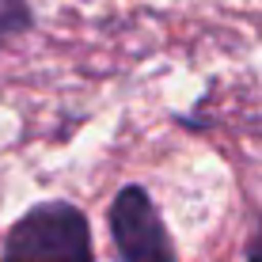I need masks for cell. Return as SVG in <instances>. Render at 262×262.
Instances as JSON below:
<instances>
[{
	"label": "cell",
	"mask_w": 262,
	"mask_h": 262,
	"mask_svg": "<svg viewBox=\"0 0 262 262\" xmlns=\"http://www.w3.org/2000/svg\"><path fill=\"white\" fill-rule=\"evenodd\" d=\"M31 23H34V15L27 8V0H0V42L31 31Z\"/></svg>",
	"instance_id": "3"
},
{
	"label": "cell",
	"mask_w": 262,
	"mask_h": 262,
	"mask_svg": "<svg viewBox=\"0 0 262 262\" xmlns=\"http://www.w3.org/2000/svg\"><path fill=\"white\" fill-rule=\"evenodd\" d=\"M111 239L122 262H175V243L156 202L137 183L122 186L111 202Z\"/></svg>",
	"instance_id": "2"
},
{
	"label": "cell",
	"mask_w": 262,
	"mask_h": 262,
	"mask_svg": "<svg viewBox=\"0 0 262 262\" xmlns=\"http://www.w3.org/2000/svg\"><path fill=\"white\" fill-rule=\"evenodd\" d=\"M247 262H262V221H258L255 236H251V243H247Z\"/></svg>",
	"instance_id": "4"
},
{
	"label": "cell",
	"mask_w": 262,
	"mask_h": 262,
	"mask_svg": "<svg viewBox=\"0 0 262 262\" xmlns=\"http://www.w3.org/2000/svg\"><path fill=\"white\" fill-rule=\"evenodd\" d=\"M0 262H95L92 224L72 202H38L8 228Z\"/></svg>",
	"instance_id": "1"
}]
</instances>
